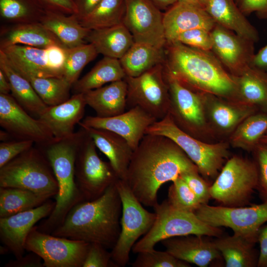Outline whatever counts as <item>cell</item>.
Listing matches in <instances>:
<instances>
[{"label":"cell","instance_id":"obj_1","mask_svg":"<svg viewBox=\"0 0 267 267\" xmlns=\"http://www.w3.org/2000/svg\"><path fill=\"white\" fill-rule=\"evenodd\" d=\"M191 172H199L174 141L161 135L145 134L133 151L125 181L143 205L153 208L164 183Z\"/></svg>","mask_w":267,"mask_h":267},{"label":"cell","instance_id":"obj_2","mask_svg":"<svg viewBox=\"0 0 267 267\" xmlns=\"http://www.w3.org/2000/svg\"><path fill=\"white\" fill-rule=\"evenodd\" d=\"M165 50V75L195 91L235 100L234 79L211 51L178 42L167 43Z\"/></svg>","mask_w":267,"mask_h":267},{"label":"cell","instance_id":"obj_3","mask_svg":"<svg viewBox=\"0 0 267 267\" xmlns=\"http://www.w3.org/2000/svg\"><path fill=\"white\" fill-rule=\"evenodd\" d=\"M115 183L99 197L75 205L62 223L51 234L89 243H97L112 249L120 235L122 211V201Z\"/></svg>","mask_w":267,"mask_h":267},{"label":"cell","instance_id":"obj_4","mask_svg":"<svg viewBox=\"0 0 267 267\" xmlns=\"http://www.w3.org/2000/svg\"><path fill=\"white\" fill-rule=\"evenodd\" d=\"M83 129L71 136L39 146L48 160L58 185L55 205L51 214L37 225L41 232L51 234L63 222L70 210L77 204L85 201L78 187L75 175V165L78 146Z\"/></svg>","mask_w":267,"mask_h":267},{"label":"cell","instance_id":"obj_5","mask_svg":"<svg viewBox=\"0 0 267 267\" xmlns=\"http://www.w3.org/2000/svg\"><path fill=\"white\" fill-rule=\"evenodd\" d=\"M0 187L24 189L49 198L58 193L48 160L39 147L33 146L0 168Z\"/></svg>","mask_w":267,"mask_h":267},{"label":"cell","instance_id":"obj_6","mask_svg":"<svg viewBox=\"0 0 267 267\" xmlns=\"http://www.w3.org/2000/svg\"><path fill=\"white\" fill-rule=\"evenodd\" d=\"M153 208L155 221L149 231L134 245V254L154 250L157 243L173 237L199 235L218 237L222 233L220 227L206 224L194 213L174 208L167 199Z\"/></svg>","mask_w":267,"mask_h":267},{"label":"cell","instance_id":"obj_7","mask_svg":"<svg viewBox=\"0 0 267 267\" xmlns=\"http://www.w3.org/2000/svg\"><path fill=\"white\" fill-rule=\"evenodd\" d=\"M146 134L161 135L172 139L206 178H216L228 156L227 143H207L187 134L176 125L169 113L149 127Z\"/></svg>","mask_w":267,"mask_h":267},{"label":"cell","instance_id":"obj_8","mask_svg":"<svg viewBox=\"0 0 267 267\" xmlns=\"http://www.w3.org/2000/svg\"><path fill=\"white\" fill-rule=\"evenodd\" d=\"M115 183L122 201V211L120 235L111 253L113 262L119 267H125L128 263L134 245L141 236L149 231L156 216L155 213L144 208L125 180L118 179Z\"/></svg>","mask_w":267,"mask_h":267},{"label":"cell","instance_id":"obj_9","mask_svg":"<svg viewBox=\"0 0 267 267\" xmlns=\"http://www.w3.org/2000/svg\"><path fill=\"white\" fill-rule=\"evenodd\" d=\"M258 182L256 162L234 156L226 162L210 186V195L223 206L240 207L248 203Z\"/></svg>","mask_w":267,"mask_h":267},{"label":"cell","instance_id":"obj_10","mask_svg":"<svg viewBox=\"0 0 267 267\" xmlns=\"http://www.w3.org/2000/svg\"><path fill=\"white\" fill-rule=\"evenodd\" d=\"M82 128L75 160V179L84 200L91 201L101 196L119 178L110 162L99 157L92 138Z\"/></svg>","mask_w":267,"mask_h":267},{"label":"cell","instance_id":"obj_11","mask_svg":"<svg viewBox=\"0 0 267 267\" xmlns=\"http://www.w3.org/2000/svg\"><path fill=\"white\" fill-rule=\"evenodd\" d=\"M124 79L128 86L126 110L138 106L157 121L169 113L170 93L163 64Z\"/></svg>","mask_w":267,"mask_h":267},{"label":"cell","instance_id":"obj_12","mask_svg":"<svg viewBox=\"0 0 267 267\" xmlns=\"http://www.w3.org/2000/svg\"><path fill=\"white\" fill-rule=\"evenodd\" d=\"M194 213L210 226L229 227L234 234L256 243L260 229L267 222V202L248 207L201 204Z\"/></svg>","mask_w":267,"mask_h":267},{"label":"cell","instance_id":"obj_13","mask_svg":"<svg viewBox=\"0 0 267 267\" xmlns=\"http://www.w3.org/2000/svg\"><path fill=\"white\" fill-rule=\"evenodd\" d=\"M89 244L41 232L35 225L27 238L25 249L39 255L44 267H83Z\"/></svg>","mask_w":267,"mask_h":267},{"label":"cell","instance_id":"obj_14","mask_svg":"<svg viewBox=\"0 0 267 267\" xmlns=\"http://www.w3.org/2000/svg\"><path fill=\"white\" fill-rule=\"evenodd\" d=\"M164 75L170 93L169 114L179 129L198 138L206 125L204 93L195 91Z\"/></svg>","mask_w":267,"mask_h":267},{"label":"cell","instance_id":"obj_15","mask_svg":"<svg viewBox=\"0 0 267 267\" xmlns=\"http://www.w3.org/2000/svg\"><path fill=\"white\" fill-rule=\"evenodd\" d=\"M123 23L135 43L163 48L167 44L163 14L151 0H125Z\"/></svg>","mask_w":267,"mask_h":267},{"label":"cell","instance_id":"obj_16","mask_svg":"<svg viewBox=\"0 0 267 267\" xmlns=\"http://www.w3.org/2000/svg\"><path fill=\"white\" fill-rule=\"evenodd\" d=\"M0 125L16 139L32 140L39 146L54 139L48 127L32 117L9 94L0 93Z\"/></svg>","mask_w":267,"mask_h":267},{"label":"cell","instance_id":"obj_17","mask_svg":"<svg viewBox=\"0 0 267 267\" xmlns=\"http://www.w3.org/2000/svg\"><path fill=\"white\" fill-rule=\"evenodd\" d=\"M211 52L230 74L236 76L251 65L254 43L217 24L211 31Z\"/></svg>","mask_w":267,"mask_h":267},{"label":"cell","instance_id":"obj_18","mask_svg":"<svg viewBox=\"0 0 267 267\" xmlns=\"http://www.w3.org/2000/svg\"><path fill=\"white\" fill-rule=\"evenodd\" d=\"M156 121L154 118L136 106L110 117L88 116L78 125L115 133L124 138L134 150L148 128Z\"/></svg>","mask_w":267,"mask_h":267},{"label":"cell","instance_id":"obj_19","mask_svg":"<svg viewBox=\"0 0 267 267\" xmlns=\"http://www.w3.org/2000/svg\"><path fill=\"white\" fill-rule=\"evenodd\" d=\"M55 201L47 200L41 205L17 214L0 218V239L16 258L23 256L27 238L36 224L47 217Z\"/></svg>","mask_w":267,"mask_h":267},{"label":"cell","instance_id":"obj_20","mask_svg":"<svg viewBox=\"0 0 267 267\" xmlns=\"http://www.w3.org/2000/svg\"><path fill=\"white\" fill-rule=\"evenodd\" d=\"M205 236L199 235L176 236L161 242L166 251L177 258L200 267H207L213 263L220 261L222 257L213 241Z\"/></svg>","mask_w":267,"mask_h":267},{"label":"cell","instance_id":"obj_21","mask_svg":"<svg viewBox=\"0 0 267 267\" xmlns=\"http://www.w3.org/2000/svg\"><path fill=\"white\" fill-rule=\"evenodd\" d=\"M87 105L84 93H74L61 103L47 106L38 118L48 127L55 139H65L75 133V127L83 118Z\"/></svg>","mask_w":267,"mask_h":267},{"label":"cell","instance_id":"obj_22","mask_svg":"<svg viewBox=\"0 0 267 267\" xmlns=\"http://www.w3.org/2000/svg\"><path fill=\"white\" fill-rule=\"evenodd\" d=\"M163 23L167 43L174 42L178 35L191 29L211 31L216 24L204 9L180 2L163 13Z\"/></svg>","mask_w":267,"mask_h":267},{"label":"cell","instance_id":"obj_23","mask_svg":"<svg viewBox=\"0 0 267 267\" xmlns=\"http://www.w3.org/2000/svg\"><path fill=\"white\" fill-rule=\"evenodd\" d=\"M14 69L26 77H63L50 64L45 49L15 44L0 47Z\"/></svg>","mask_w":267,"mask_h":267},{"label":"cell","instance_id":"obj_24","mask_svg":"<svg viewBox=\"0 0 267 267\" xmlns=\"http://www.w3.org/2000/svg\"><path fill=\"white\" fill-rule=\"evenodd\" d=\"M80 127L88 132L96 148L107 157L119 178L125 180L134 151L128 142L120 135L106 130Z\"/></svg>","mask_w":267,"mask_h":267},{"label":"cell","instance_id":"obj_25","mask_svg":"<svg viewBox=\"0 0 267 267\" xmlns=\"http://www.w3.org/2000/svg\"><path fill=\"white\" fill-rule=\"evenodd\" d=\"M205 10L216 24L254 43L258 41L257 30L234 0H206Z\"/></svg>","mask_w":267,"mask_h":267},{"label":"cell","instance_id":"obj_26","mask_svg":"<svg viewBox=\"0 0 267 267\" xmlns=\"http://www.w3.org/2000/svg\"><path fill=\"white\" fill-rule=\"evenodd\" d=\"M127 90V82L123 79L84 94L87 105L94 110L96 116L107 118L126 111Z\"/></svg>","mask_w":267,"mask_h":267},{"label":"cell","instance_id":"obj_27","mask_svg":"<svg viewBox=\"0 0 267 267\" xmlns=\"http://www.w3.org/2000/svg\"><path fill=\"white\" fill-rule=\"evenodd\" d=\"M208 112L213 125L220 131L233 132L247 117L256 113L257 107L237 101H226L220 97L204 93Z\"/></svg>","mask_w":267,"mask_h":267},{"label":"cell","instance_id":"obj_28","mask_svg":"<svg viewBox=\"0 0 267 267\" xmlns=\"http://www.w3.org/2000/svg\"><path fill=\"white\" fill-rule=\"evenodd\" d=\"M15 44L43 49L52 45L67 48L54 34L39 21L17 24L2 34L0 47Z\"/></svg>","mask_w":267,"mask_h":267},{"label":"cell","instance_id":"obj_29","mask_svg":"<svg viewBox=\"0 0 267 267\" xmlns=\"http://www.w3.org/2000/svg\"><path fill=\"white\" fill-rule=\"evenodd\" d=\"M0 69L10 83L11 95L27 112L34 114L38 118L48 106L40 97L30 82L14 69L0 49Z\"/></svg>","mask_w":267,"mask_h":267},{"label":"cell","instance_id":"obj_30","mask_svg":"<svg viewBox=\"0 0 267 267\" xmlns=\"http://www.w3.org/2000/svg\"><path fill=\"white\" fill-rule=\"evenodd\" d=\"M86 41L94 46L98 54L118 59L134 43L132 35L123 23L90 30Z\"/></svg>","mask_w":267,"mask_h":267},{"label":"cell","instance_id":"obj_31","mask_svg":"<svg viewBox=\"0 0 267 267\" xmlns=\"http://www.w3.org/2000/svg\"><path fill=\"white\" fill-rule=\"evenodd\" d=\"M233 77L236 85L235 100L267 113V74L251 65Z\"/></svg>","mask_w":267,"mask_h":267},{"label":"cell","instance_id":"obj_32","mask_svg":"<svg viewBox=\"0 0 267 267\" xmlns=\"http://www.w3.org/2000/svg\"><path fill=\"white\" fill-rule=\"evenodd\" d=\"M39 21L54 34L67 48L85 43L90 31L80 24L75 14L45 12Z\"/></svg>","mask_w":267,"mask_h":267},{"label":"cell","instance_id":"obj_33","mask_svg":"<svg viewBox=\"0 0 267 267\" xmlns=\"http://www.w3.org/2000/svg\"><path fill=\"white\" fill-rule=\"evenodd\" d=\"M213 242L221 253L226 267H254L257 266L259 253L255 243L233 234L218 237Z\"/></svg>","mask_w":267,"mask_h":267},{"label":"cell","instance_id":"obj_34","mask_svg":"<svg viewBox=\"0 0 267 267\" xmlns=\"http://www.w3.org/2000/svg\"><path fill=\"white\" fill-rule=\"evenodd\" d=\"M119 60L126 76L136 77L158 64H164L165 47L134 42Z\"/></svg>","mask_w":267,"mask_h":267},{"label":"cell","instance_id":"obj_35","mask_svg":"<svg viewBox=\"0 0 267 267\" xmlns=\"http://www.w3.org/2000/svg\"><path fill=\"white\" fill-rule=\"evenodd\" d=\"M126 74L118 59L104 56L86 75L72 86L74 93H84L108 83L123 80Z\"/></svg>","mask_w":267,"mask_h":267},{"label":"cell","instance_id":"obj_36","mask_svg":"<svg viewBox=\"0 0 267 267\" xmlns=\"http://www.w3.org/2000/svg\"><path fill=\"white\" fill-rule=\"evenodd\" d=\"M49 198L24 189L0 187V218L36 208Z\"/></svg>","mask_w":267,"mask_h":267},{"label":"cell","instance_id":"obj_37","mask_svg":"<svg viewBox=\"0 0 267 267\" xmlns=\"http://www.w3.org/2000/svg\"><path fill=\"white\" fill-rule=\"evenodd\" d=\"M267 131V113H255L245 118L230 137L233 147L254 150Z\"/></svg>","mask_w":267,"mask_h":267},{"label":"cell","instance_id":"obj_38","mask_svg":"<svg viewBox=\"0 0 267 267\" xmlns=\"http://www.w3.org/2000/svg\"><path fill=\"white\" fill-rule=\"evenodd\" d=\"M125 12V0H102L91 12L78 20L90 30L106 28L122 24Z\"/></svg>","mask_w":267,"mask_h":267},{"label":"cell","instance_id":"obj_39","mask_svg":"<svg viewBox=\"0 0 267 267\" xmlns=\"http://www.w3.org/2000/svg\"><path fill=\"white\" fill-rule=\"evenodd\" d=\"M48 106L61 103L70 96L72 86L63 77H26Z\"/></svg>","mask_w":267,"mask_h":267},{"label":"cell","instance_id":"obj_40","mask_svg":"<svg viewBox=\"0 0 267 267\" xmlns=\"http://www.w3.org/2000/svg\"><path fill=\"white\" fill-rule=\"evenodd\" d=\"M98 54L94 46L90 43L67 48L63 78L72 86L79 80L83 68L94 59Z\"/></svg>","mask_w":267,"mask_h":267},{"label":"cell","instance_id":"obj_41","mask_svg":"<svg viewBox=\"0 0 267 267\" xmlns=\"http://www.w3.org/2000/svg\"><path fill=\"white\" fill-rule=\"evenodd\" d=\"M43 12L29 0H0V15L17 24L39 21Z\"/></svg>","mask_w":267,"mask_h":267},{"label":"cell","instance_id":"obj_42","mask_svg":"<svg viewBox=\"0 0 267 267\" xmlns=\"http://www.w3.org/2000/svg\"><path fill=\"white\" fill-rule=\"evenodd\" d=\"M168 203L174 208L195 213L201 204L187 183L180 177L177 178L168 189Z\"/></svg>","mask_w":267,"mask_h":267},{"label":"cell","instance_id":"obj_43","mask_svg":"<svg viewBox=\"0 0 267 267\" xmlns=\"http://www.w3.org/2000/svg\"><path fill=\"white\" fill-rule=\"evenodd\" d=\"M133 267H189V264L178 259L166 251L155 249L137 253Z\"/></svg>","mask_w":267,"mask_h":267},{"label":"cell","instance_id":"obj_44","mask_svg":"<svg viewBox=\"0 0 267 267\" xmlns=\"http://www.w3.org/2000/svg\"><path fill=\"white\" fill-rule=\"evenodd\" d=\"M175 42L206 51H211L212 48L211 31L203 28L184 31L178 35Z\"/></svg>","mask_w":267,"mask_h":267},{"label":"cell","instance_id":"obj_45","mask_svg":"<svg viewBox=\"0 0 267 267\" xmlns=\"http://www.w3.org/2000/svg\"><path fill=\"white\" fill-rule=\"evenodd\" d=\"M83 267H117L112 260L111 252L97 243H91Z\"/></svg>","mask_w":267,"mask_h":267},{"label":"cell","instance_id":"obj_46","mask_svg":"<svg viewBox=\"0 0 267 267\" xmlns=\"http://www.w3.org/2000/svg\"><path fill=\"white\" fill-rule=\"evenodd\" d=\"M258 171L257 189L264 202H267V144L259 143L254 149Z\"/></svg>","mask_w":267,"mask_h":267},{"label":"cell","instance_id":"obj_47","mask_svg":"<svg viewBox=\"0 0 267 267\" xmlns=\"http://www.w3.org/2000/svg\"><path fill=\"white\" fill-rule=\"evenodd\" d=\"M30 140L16 139L1 141L0 143V168L33 146Z\"/></svg>","mask_w":267,"mask_h":267},{"label":"cell","instance_id":"obj_48","mask_svg":"<svg viewBox=\"0 0 267 267\" xmlns=\"http://www.w3.org/2000/svg\"><path fill=\"white\" fill-rule=\"evenodd\" d=\"M198 172H187L179 177L187 183L201 204H208L211 198L210 186Z\"/></svg>","mask_w":267,"mask_h":267},{"label":"cell","instance_id":"obj_49","mask_svg":"<svg viewBox=\"0 0 267 267\" xmlns=\"http://www.w3.org/2000/svg\"><path fill=\"white\" fill-rule=\"evenodd\" d=\"M43 12H52L66 15L77 14L74 0H29Z\"/></svg>","mask_w":267,"mask_h":267},{"label":"cell","instance_id":"obj_50","mask_svg":"<svg viewBox=\"0 0 267 267\" xmlns=\"http://www.w3.org/2000/svg\"><path fill=\"white\" fill-rule=\"evenodd\" d=\"M234 0L245 15L255 12L259 17L267 19V0Z\"/></svg>","mask_w":267,"mask_h":267},{"label":"cell","instance_id":"obj_51","mask_svg":"<svg viewBox=\"0 0 267 267\" xmlns=\"http://www.w3.org/2000/svg\"><path fill=\"white\" fill-rule=\"evenodd\" d=\"M66 48L59 45H52L45 49L51 65L62 73L66 59Z\"/></svg>","mask_w":267,"mask_h":267},{"label":"cell","instance_id":"obj_52","mask_svg":"<svg viewBox=\"0 0 267 267\" xmlns=\"http://www.w3.org/2000/svg\"><path fill=\"white\" fill-rule=\"evenodd\" d=\"M30 253L10 260L5 264V267H44L42 258L36 253Z\"/></svg>","mask_w":267,"mask_h":267},{"label":"cell","instance_id":"obj_53","mask_svg":"<svg viewBox=\"0 0 267 267\" xmlns=\"http://www.w3.org/2000/svg\"><path fill=\"white\" fill-rule=\"evenodd\" d=\"M257 242L260 244V252L257 267H267V225L260 229Z\"/></svg>","mask_w":267,"mask_h":267},{"label":"cell","instance_id":"obj_54","mask_svg":"<svg viewBox=\"0 0 267 267\" xmlns=\"http://www.w3.org/2000/svg\"><path fill=\"white\" fill-rule=\"evenodd\" d=\"M102 0H74L77 13L78 20L84 18L91 12Z\"/></svg>","mask_w":267,"mask_h":267},{"label":"cell","instance_id":"obj_55","mask_svg":"<svg viewBox=\"0 0 267 267\" xmlns=\"http://www.w3.org/2000/svg\"><path fill=\"white\" fill-rule=\"evenodd\" d=\"M251 66L267 74V44L255 54Z\"/></svg>","mask_w":267,"mask_h":267},{"label":"cell","instance_id":"obj_56","mask_svg":"<svg viewBox=\"0 0 267 267\" xmlns=\"http://www.w3.org/2000/svg\"><path fill=\"white\" fill-rule=\"evenodd\" d=\"M10 92V83L4 72L0 69V93L9 94Z\"/></svg>","mask_w":267,"mask_h":267},{"label":"cell","instance_id":"obj_57","mask_svg":"<svg viewBox=\"0 0 267 267\" xmlns=\"http://www.w3.org/2000/svg\"><path fill=\"white\" fill-rule=\"evenodd\" d=\"M151 1L161 10H167L178 2V0H151Z\"/></svg>","mask_w":267,"mask_h":267},{"label":"cell","instance_id":"obj_58","mask_svg":"<svg viewBox=\"0 0 267 267\" xmlns=\"http://www.w3.org/2000/svg\"><path fill=\"white\" fill-rule=\"evenodd\" d=\"M206 0H178V2L192 5L205 9Z\"/></svg>","mask_w":267,"mask_h":267},{"label":"cell","instance_id":"obj_59","mask_svg":"<svg viewBox=\"0 0 267 267\" xmlns=\"http://www.w3.org/2000/svg\"><path fill=\"white\" fill-rule=\"evenodd\" d=\"M0 254H6V253L8 251H9V250L4 245L2 247L0 246Z\"/></svg>","mask_w":267,"mask_h":267},{"label":"cell","instance_id":"obj_60","mask_svg":"<svg viewBox=\"0 0 267 267\" xmlns=\"http://www.w3.org/2000/svg\"><path fill=\"white\" fill-rule=\"evenodd\" d=\"M260 142L267 144V131L261 139Z\"/></svg>","mask_w":267,"mask_h":267}]
</instances>
